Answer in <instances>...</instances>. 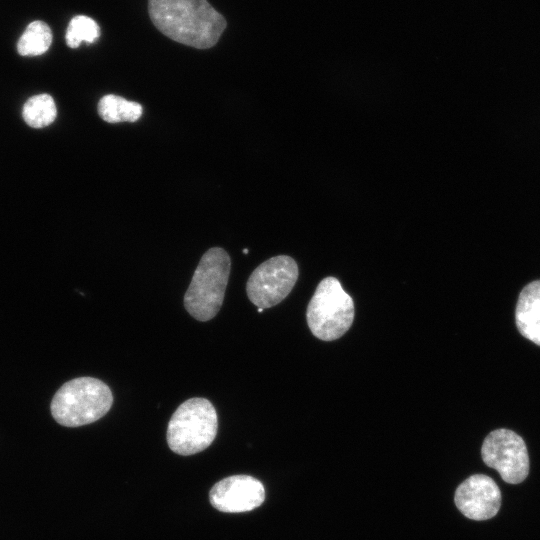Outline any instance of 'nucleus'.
Returning a JSON list of instances; mask_svg holds the SVG:
<instances>
[{
  "instance_id": "1",
  "label": "nucleus",
  "mask_w": 540,
  "mask_h": 540,
  "mask_svg": "<svg viewBox=\"0 0 540 540\" xmlns=\"http://www.w3.org/2000/svg\"><path fill=\"white\" fill-rule=\"evenodd\" d=\"M148 13L165 36L197 49L213 47L227 25L207 0H148Z\"/></svg>"
},
{
  "instance_id": "2",
  "label": "nucleus",
  "mask_w": 540,
  "mask_h": 540,
  "mask_svg": "<svg viewBox=\"0 0 540 540\" xmlns=\"http://www.w3.org/2000/svg\"><path fill=\"white\" fill-rule=\"evenodd\" d=\"M112 403V392L103 381L79 377L58 389L51 401L50 410L60 425L79 427L102 418Z\"/></svg>"
},
{
  "instance_id": "3",
  "label": "nucleus",
  "mask_w": 540,
  "mask_h": 540,
  "mask_svg": "<svg viewBox=\"0 0 540 540\" xmlns=\"http://www.w3.org/2000/svg\"><path fill=\"white\" fill-rule=\"evenodd\" d=\"M231 269L228 253L219 247L207 250L195 269L184 295L188 313L199 321H208L219 312Z\"/></svg>"
},
{
  "instance_id": "4",
  "label": "nucleus",
  "mask_w": 540,
  "mask_h": 540,
  "mask_svg": "<svg viewBox=\"0 0 540 540\" xmlns=\"http://www.w3.org/2000/svg\"><path fill=\"white\" fill-rule=\"evenodd\" d=\"M217 428V413L212 403L205 398H190L171 416L167 427V443L176 454H196L213 442Z\"/></svg>"
},
{
  "instance_id": "5",
  "label": "nucleus",
  "mask_w": 540,
  "mask_h": 540,
  "mask_svg": "<svg viewBox=\"0 0 540 540\" xmlns=\"http://www.w3.org/2000/svg\"><path fill=\"white\" fill-rule=\"evenodd\" d=\"M306 320L312 334L320 340L340 338L354 320V302L339 280L328 276L322 279L306 311Z\"/></svg>"
},
{
  "instance_id": "6",
  "label": "nucleus",
  "mask_w": 540,
  "mask_h": 540,
  "mask_svg": "<svg viewBox=\"0 0 540 540\" xmlns=\"http://www.w3.org/2000/svg\"><path fill=\"white\" fill-rule=\"evenodd\" d=\"M298 279V267L287 255L272 257L260 264L250 275L246 292L257 308H270L284 300Z\"/></svg>"
},
{
  "instance_id": "7",
  "label": "nucleus",
  "mask_w": 540,
  "mask_h": 540,
  "mask_svg": "<svg viewBox=\"0 0 540 540\" xmlns=\"http://www.w3.org/2000/svg\"><path fill=\"white\" fill-rule=\"evenodd\" d=\"M481 456L484 463L498 471L509 484H518L529 473V457L521 436L501 428L490 432L483 441Z\"/></svg>"
},
{
  "instance_id": "8",
  "label": "nucleus",
  "mask_w": 540,
  "mask_h": 540,
  "mask_svg": "<svg viewBox=\"0 0 540 540\" xmlns=\"http://www.w3.org/2000/svg\"><path fill=\"white\" fill-rule=\"evenodd\" d=\"M265 499L263 484L249 475L226 477L211 488L209 500L217 510L241 513L259 507Z\"/></svg>"
},
{
  "instance_id": "9",
  "label": "nucleus",
  "mask_w": 540,
  "mask_h": 540,
  "mask_svg": "<svg viewBox=\"0 0 540 540\" xmlns=\"http://www.w3.org/2000/svg\"><path fill=\"white\" fill-rule=\"evenodd\" d=\"M454 502L467 518L477 521L487 520L498 513L501 506V492L491 477L475 474L457 487Z\"/></svg>"
},
{
  "instance_id": "10",
  "label": "nucleus",
  "mask_w": 540,
  "mask_h": 540,
  "mask_svg": "<svg viewBox=\"0 0 540 540\" xmlns=\"http://www.w3.org/2000/svg\"><path fill=\"white\" fill-rule=\"evenodd\" d=\"M515 321L521 335L540 346V280L527 284L520 292Z\"/></svg>"
},
{
  "instance_id": "11",
  "label": "nucleus",
  "mask_w": 540,
  "mask_h": 540,
  "mask_svg": "<svg viewBox=\"0 0 540 540\" xmlns=\"http://www.w3.org/2000/svg\"><path fill=\"white\" fill-rule=\"evenodd\" d=\"M97 110L99 116L108 123L136 122L143 113L139 103L114 94L103 96Z\"/></svg>"
},
{
  "instance_id": "12",
  "label": "nucleus",
  "mask_w": 540,
  "mask_h": 540,
  "mask_svg": "<svg viewBox=\"0 0 540 540\" xmlns=\"http://www.w3.org/2000/svg\"><path fill=\"white\" fill-rule=\"evenodd\" d=\"M52 43L50 27L43 21L31 22L17 43L22 56H38L45 53Z\"/></svg>"
},
{
  "instance_id": "13",
  "label": "nucleus",
  "mask_w": 540,
  "mask_h": 540,
  "mask_svg": "<svg viewBox=\"0 0 540 540\" xmlns=\"http://www.w3.org/2000/svg\"><path fill=\"white\" fill-rule=\"evenodd\" d=\"M23 118L33 128H43L51 124L57 115L53 98L48 94H39L27 100L23 106Z\"/></svg>"
},
{
  "instance_id": "14",
  "label": "nucleus",
  "mask_w": 540,
  "mask_h": 540,
  "mask_svg": "<svg viewBox=\"0 0 540 540\" xmlns=\"http://www.w3.org/2000/svg\"><path fill=\"white\" fill-rule=\"evenodd\" d=\"M99 35V26L92 18L78 15L69 22L65 39L70 48H77L82 42L93 43Z\"/></svg>"
},
{
  "instance_id": "15",
  "label": "nucleus",
  "mask_w": 540,
  "mask_h": 540,
  "mask_svg": "<svg viewBox=\"0 0 540 540\" xmlns=\"http://www.w3.org/2000/svg\"><path fill=\"white\" fill-rule=\"evenodd\" d=\"M263 310H264V309H262V308H257V311H258L259 313L263 312Z\"/></svg>"
},
{
  "instance_id": "16",
  "label": "nucleus",
  "mask_w": 540,
  "mask_h": 540,
  "mask_svg": "<svg viewBox=\"0 0 540 540\" xmlns=\"http://www.w3.org/2000/svg\"><path fill=\"white\" fill-rule=\"evenodd\" d=\"M243 252H244L245 254H247V253H248V250H247V249H244Z\"/></svg>"
}]
</instances>
